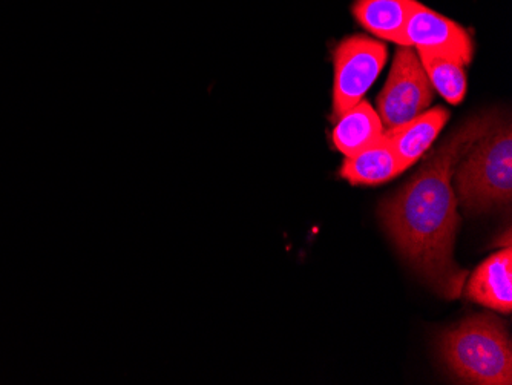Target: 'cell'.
<instances>
[{
    "instance_id": "1",
    "label": "cell",
    "mask_w": 512,
    "mask_h": 385,
    "mask_svg": "<svg viewBox=\"0 0 512 385\" xmlns=\"http://www.w3.org/2000/svg\"><path fill=\"white\" fill-rule=\"evenodd\" d=\"M496 122L494 114H485L463 123L381 208L385 229L399 254L445 300H457L467 281V270L454 260L460 223L454 169Z\"/></svg>"
},
{
    "instance_id": "7",
    "label": "cell",
    "mask_w": 512,
    "mask_h": 385,
    "mask_svg": "<svg viewBox=\"0 0 512 385\" xmlns=\"http://www.w3.org/2000/svg\"><path fill=\"white\" fill-rule=\"evenodd\" d=\"M474 303L500 313L512 309V251L506 247L499 254L483 261L471 275L465 289Z\"/></svg>"
},
{
    "instance_id": "9",
    "label": "cell",
    "mask_w": 512,
    "mask_h": 385,
    "mask_svg": "<svg viewBox=\"0 0 512 385\" xmlns=\"http://www.w3.org/2000/svg\"><path fill=\"white\" fill-rule=\"evenodd\" d=\"M416 0H356L353 16L378 39L402 43L405 25Z\"/></svg>"
},
{
    "instance_id": "12",
    "label": "cell",
    "mask_w": 512,
    "mask_h": 385,
    "mask_svg": "<svg viewBox=\"0 0 512 385\" xmlns=\"http://www.w3.org/2000/svg\"><path fill=\"white\" fill-rule=\"evenodd\" d=\"M431 85L451 105H459L467 94V73L462 63L417 51Z\"/></svg>"
},
{
    "instance_id": "4",
    "label": "cell",
    "mask_w": 512,
    "mask_h": 385,
    "mask_svg": "<svg viewBox=\"0 0 512 385\" xmlns=\"http://www.w3.org/2000/svg\"><path fill=\"white\" fill-rule=\"evenodd\" d=\"M434 88L417 51L399 47L390 76L378 96V116L384 128L393 129L421 116L430 108Z\"/></svg>"
},
{
    "instance_id": "11",
    "label": "cell",
    "mask_w": 512,
    "mask_h": 385,
    "mask_svg": "<svg viewBox=\"0 0 512 385\" xmlns=\"http://www.w3.org/2000/svg\"><path fill=\"white\" fill-rule=\"evenodd\" d=\"M384 131L378 112L370 103L361 100L339 117L333 131V143L344 157H353L379 142Z\"/></svg>"
},
{
    "instance_id": "8",
    "label": "cell",
    "mask_w": 512,
    "mask_h": 385,
    "mask_svg": "<svg viewBox=\"0 0 512 385\" xmlns=\"http://www.w3.org/2000/svg\"><path fill=\"white\" fill-rule=\"evenodd\" d=\"M448 120H450V112L442 106H436L422 112L421 116H417L405 125L385 129V137L404 171L421 160L422 155L431 148Z\"/></svg>"
},
{
    "instance_id": "3",
    "label": "cell",
    "mask_w": 512,
    "mask_h": 385,
    "mask_svg": "<svg viewBox=\"0 0 512 385\" xmlns=\"http://www.w3.org/2000/svg\"><path fill=\"white\" fill-rule=\"evenodd\" d=\"M448 369L467 384H512L511 339L505 326L488 315L474 316L440 339Z\"/></svg>"
},
{
    "instance_id": "10",
    "label": "cell",
    "mask_w": 512,
    "mask_h": 385,
    "mask_svg": "<svg viewBox=\"0 0 512 385\" xmlns=\"http://www.w3.org/2000/svg\"><path fill=\"white\" fill-rule=\"evenodd\" d=\"M385 132V131H384ZM404 172L385 134L381 140L353 157H345L342 178L352 185L376 186Z\"/></svg>"
},
{
    "instance_id": "5",
    "label": "cell",
    "mask_w": 512,
    "mask_h": 385,
    "mask_svg": "<svg viewBox=\"0 0 512 385\" xmlns=\"http://www.w3.org/2000/svg\"><path fill=\"white\" fill-rule=\"evenodd\" d=\"M333 62V119L338 120L364 100L387 62V47L371 37L350 36L336 47Z\"/></svg>"
},
{
    "instance_id": "6",
    "label": "cell",
    "mask_w": 512,
    "mask_h": 385,
    "mask_svg": "<svg viewBox=\"0 0 512 385\" xmlns=\"http://www.w3.org/2000/svg\"><path fill=\"white\" fill-rule=\"evenodd\" d=\"M401 47L454 60L463 66L470 65L474 54L473 39L462 25L417 0L405 25Z\"/></svg>"
},
{
    "instance_id": "2",
    "label": "cell",
    "mask_w": 512,
    "mask_h": 385,
    "mask_svg": "<svg viewBox=\"0 0 512 385\" xmlns=\"http://www.w3.org/2000/svg\"><path fill=\"white\" fill-rule=\"evenodd\" d=\"M454 192L465 211L483 212L511 205L512 129L494 123L460 158L453 174Z\"/></svg>"
}]
</instances>
